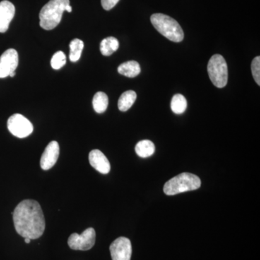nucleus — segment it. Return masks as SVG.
Here are the masks:
<instances>
[{
    "label": "nucleus",
    "instance_id": "nucleus-22",
    "mask_svg": "<svg viewBox=\"0 0 260 260\" xmlns=\"http://www.w3.org/2000/svg\"><path fill=\"white\" fill-rule=\"evenodd\" d=\"M119 1L120 0H102L101 2H102L103 8L109 11L114 8Z\"/></svg>",
    "mask_w": 260,
    "mask_h": 260
},
{
    "label": "nucleus",
    "instance_id": "nucleus-12",
    "mask_svg": "<svg viewBox=\"0 0 260 260\" xmlns=\"http://www.w3.org/2000/svg\"><path fill=\"white\" fill-rule=\"evenodd\" d=\"M89 161L92 167L103 174H107L110 172V162L101 150L97 149L91 150L89 153Z\"/></svg>",
    "mask_w": 260,
    "mask_h": 260
},
{
    "label": "nucleus",
    "instance_id": "nucleus-24",
    "mask_svg": "<svg viewBox=\"0 0 260 260\" xmlns=\"http://www.w3.org/2000/svg\"><path fill=\"white\" fill-rule=\"evenodd\" d=\"M30 240H31V239H28V238H25V242L26 243V244H29V243L30 242Z\"/></svg>",
    "mask_w": 260,
    "mask_h": 260
},
{
    "label": "nucleus",
    "instance_id": "nucleus-20",
    "mask_svg": "<svg viewBox=\"0 0 260 260\" xmlns=\"http://www.w3.org/2000/svg\"><path fill=\"white\" fill-rule=\"evenodd\" d=\"M66 55L62 51H59L56 52L51 58V68L54 70H59L66 64Z\"/></svg>",
    "mask_w": 260,
    "mask_h": 260
},
{
    "label": "nucleus",
    "instance_id": "nucleus-10",
    "mask_svg": "<svg viewBox=\"0 0 260 260\" xmlns=\"http://www.w3.org/2000/svg\"><path fill=\"white\" fill-rule=\"evenodd\" d=\"M59 155V145L56 141H51L46 147L41 158V167L43 170H49L57 161Z\"/></svg>",
    "mask_w": 260,
    "mask_h": 260
},
{
    "label": "nucleus",
    "instance_id": "nucleus-23",
    "mask_svg": "<svg viewBox=\"0 0 260 260\" xmlns=\"http://www.w3.org/2000/svg\"><path fill=\"white\" fill-rule=\"evenodd\" d=\"M66 11L68 12V13H71L72 12V7L70 5H68L66 8Z\"/></svg>",
    "mask_w": 260,
    "mask_h": 260
},
{
    "label": "nucleus",
    "instance_id": "nucleus-1",
    "mask_svg": "<svg viewBox=\"0 0 260 260\" xmlns=\"http://www.w3.org/2000/svg\"><path fill=\"white\" fill-rule=\"evenodd\" d=\"M13 214L15 229L19 235L30 239L40 238L45 231L46 222L42 207L36 200L20 202Z\"/></svg>",
    "mask_w": 260,
    "mask_h": 260
},
{
    "label": "nucleus",
    "instance_id": "nucleus-13",
    "mask_svg": "<svg viewBox=\"0 0 260 260\" xmlns=\"http://www.w3.org/2000/svg\"><path fill=\"white\" fill-rule=\"evenodd\" d=\"M119 74L128 78H135L141 72L139 63L135 61H128L122 63L118 68Z\"/></svg>",
    "mask_w": 260,
    "mask_h": 260
},
{
    "label": "nucleus",
    "instance_id": "nucleus-16",
    "mask_svg": "<svg viewBox=\"0 0 260 260\" xmlns=\"http://www.w3.org/2000/svg\"><path fill=\"white\" fill-rule=\"evenodd\" d=\"M119 41L114 37H108L104 39L100 44L101 52L104 56H109L112 55L119 49Z\"/></svg>",
    "mask_w": 260,
    "mask_h": 260
},
{
    "label": "nucleus",
    "instance_id": "nucleus-19",
    "mask_svg": "<svg viewBox=\"0 0 260 260\" xmlns=\"http://www.w3.org/2000/svg\"><path fill=\"white\" fill-rule=\"evenodd\" d=\"M70 59L73 62L79 60L83 50L84 43L80 39H75L70 44Z\"/></svg>",
    "mask_w": 260,
    "mask_h": 260
},
{
    "label": "nucleus",
    "instance_id": "nucleus-3",
    "mask_svg": "<svg viewBox=\"0 0 260 260\" xmlns=\"http://www.w3.org/2000/svg\"><path fill=\"white\" fill-rule=\"evenodd\" d=\"M150 21L155 28L164 37L174 42H181L184 34L181 25L172 17L162 13H155L150 17Z\"/></svg>",
    "mask_w": 260,
    "mask_h": 260
},
{
    "label": "nucleus",
    "instance_id": "nucleus-11",
    "mask_svg": "<svg viewBox=\"0 0 260 260\" xmlns=\"http://www.w3.org/2000/svg\"><path fill=\"white\" fill-rule=\"evenodd\" d=\"M15 13V8L13 3L8 0L0 3V32H5L8 30Z\"/></svg>",
    "mask_w": 260,
    "mask_h": 260
},
{
    "label": "nucleus",
    "instance_id": "nucleus-6",
    "mask_svg": "<svg viewBox=\"0 0 260 260\" xmlns=\"http://www.w3.org/2000/svg\"><path fill=\"white\" fill-rule=\"evenodd\" d=\"M95 242V232L93 228H88L80 235L74 233L68 239V245L73 250L88 251L93 248Z\"/></svg>",
    "mask_w": 260,
    "mask_h": 260
},
{
    "label": "nucleus",
    "instance_id": "nucleus-4",
    "mask_svg": "<svg viewBox=\"0 0 260 260\" xmlns=\"http://www.w3.org/2000/svg\"><path fill=\"white\" fill-rule=\"evenodd\" d=\"M201 186V180L191 173H182L169 179L164 184V191L167 195H175L188 191L196 190Z\"/></svg>",
    "mask_w": 260,
    "mask_h": 260
},
{
    "label": "nucleus",
    "instance_id": "nucleus-9",
    "mask_svg": "<svg viewBox=\"0 0 260 260\" xmlns=\"http://www.w3.org/2000/svg\"><path fill=\"white\" fill-rule=\"evenodd\" d=\"M18 54L14 49H9L0 56V78L10 76L18 65Z\"/></svg>",
    "mask_w": 260,
    "mask_h": 260
},
{
    "label": "nucleus",
    "instance_id": "nucleus-14",
    "mask_svg": "<svg viewBox=\"0 0 260 260\" xmlns=\"http://www.w3.org/2000/svg\"><path fill=\"white\" fill-rule=\"evenodd\" d=\"M137 99V94L133 90H127L121 94L118 102V108L121 112H126L133 104Z\"/></svg>",
    "mask_w": 260,
    "mask_h": 260
},
{
    "label": "nucleus",
    "instance_id": "nucleus-17",
    "mask_svg": "<svg viewBox=\"0 0 260 260\" xmlns=\"http://www.w3.org/2000/svg\"><path fill=\"white\" fill-rule=\"evenodd\" d=\"M109 105V98L104 92H98L93 99V107L98 114L105 112Z\"/></svg>",
    "mask_w": 260,
    "mask_h": 260
},
{
    "label": "nucleus",
    "instance_id": "nucleus-2",
    "mask_svg": "<svg viewBox=\"0 0 260 260\" xmlns=\"http://www.w3.org/2000/svg\"><path fill=\"white\" fill-rule=\"evenodd\" d=\"M70 5V0H50L39 13L40 26L44 30L55 28L61 22L63 13Z\"/></svg>",
    "mask_w": 260,
    "mask_h": 260
},
{
    "label": "nucleus",
    "instance_id": "nucleus-8",
    "mask_svg": "<svg viewBox=\"0 0 260 260\" xmlns=\"http://www.w3.org/2000/svg\"><path fill=\"white\" fill-rule=\"evenodd\" d=\"M112 260H130L132 256V244L129 239L119 237L110 245Z\"/></svg>",
    "mask_w": 260,
    "mask_h": 260
},
{
    "label": "nucleus",
    "instance_id": "nucleus-5",
    "mask_svg": "<svg viewBox=\"0 0 260 260\" xmlns=\"http://www.w3.org/2000/svg\"><path fill=\"white\" fill-rule=\"evenodd\" d=\"M208 75L212 83L218 88H223L228 83V66L225 59L220 54L210 58L208 64Z\"/></svg>",
    "mask_w": 260,
    "mask_h": 260
},
{
    "label": "nucleus",
    "instance_id": "nucleus-18",
    "mask_svg": "<svg viewBox=\"0 0 260 260\" xmlns=\"http://www.w3.org/2000/svg\"><path fill=\"white\" fill-rule=\"evenodd\" d=\"M187 107V102L186 98L181 94H176L172 98L171 102V109L176 114H181L185 112Z\"/></svg>",
    "mask_w": 260,
    "mask_h": 260
},
{
    "label": "nucleus",
    "instance_id": "nucleus-15",
    "mask_svg": "<svg viewBox=\"0 0 260 260\" xmlns=\"http://www.w3.org/2000/svg\"><path fill=\"white\" fill-rule=\"evenodd\" d=\"M155 145L148 140H141L135 146V152L141 158H148L155 153Z\"/></svg>",
    "mask_w": 260,
    "mask_h": 260
},
{
    "label": "nucleus",
    "instance_id": "nucleus-25",
    "mask_svg": "<svg viewBox=\"0 0 260 260\" xmlns=\"http://www.w3.org/2000/svg\"><path fill=\"white\" fill-rule=\"evenodd\" d=\"M15 75V72H13V73H12L10 75V77H11V78H13V77H14Z\"/></svg>",
    "mask_w": 260,
    "mask_h": 260
},
{
    "label": "nucleus",
    "instance_id": "nucleus-21",
    "mask_svg": "<svg viewBox=\"0 0 260 260\" xmlns=\"http://www.w3.org/2000/svg\"><path fill=\"white\" fill-rule=\"evenodd\" d=\"M253 78L258 85H260V56H257L253 59L251 65Z\"/></svg>",
    "mask_w": 260,
    "mask_h": 260
},
{
    "label": "nucleus",
    "instance_id": "nucleus-7",
    "mask_svg": "<svg viewBox=\"0 0 260 260\" xmlns=\"http://www.w3.org/2000/svg\"><path fill=\"white\" fill-rule=\"evenodd\" d=\"M8 128L12 135L18 138H26L34 131L32 123L20 114L10 116L8 121Z\"/></svg>",
    "mask_w": 260,
    "mask_h": 260
}]
</instances>
